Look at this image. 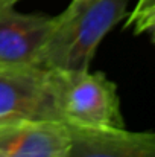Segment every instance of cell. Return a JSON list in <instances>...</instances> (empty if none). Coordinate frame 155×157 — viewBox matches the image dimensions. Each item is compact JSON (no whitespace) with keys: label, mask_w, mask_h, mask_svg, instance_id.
Segmentation results:
<instances>
[{"label":"cell","mask_w":155,"mask_h":157,"mask_svg":"<svg viewBox=\"0 0 155 157\" xmlns=\"http://www.w3.org/2000/svg\"><path fill=\"white\" fill-rule=\"evenodd\" d=\"M46 79L61 122L88 128L125 127L117 86L102 72L46 69Z\"/></svg>","instance_id":"7a4b0ae2"},{"label":"cell","mask_w":155,"mask_h":157,"mask_svg":"<svg viewBox=\"0 0 155 157\" xmlns=\"http://www.w3.org/2000/svg\"><path fill=\"white\" fill-rule=\"evenodd\" d=\"M15 119L59 121L41 67H0V122Z\"/></svg>","instance_id":"3957f363"},{"label":"cell","mask_w":155,"mask_h":157,"mask_svg":"<svg viewBox=\"0 0 155 157\" xmlns=\"http://www.w3.org/2000/svg\"><path fill=\"white\" fill-rule=\"evenodd\" d=\"M129 0H85L55 17L41 49V69L85 70L103 37L125 17Z\"/></svg>","instance_id":"6da1fadb"},{"label":"cell","mask_w":155,"mask_h":157,"mask_svg":"<svg viewBox=\"0 0 155 157\" xmlns=\"http://www.w3.org/2000/svg\"><path fill=\"white\" fill-rule=\"evenodd\" d=\"M55 17L0 9V67H40L41 49Z\"/></svg>","instance_id":"277c9868"},{"label":"cell","mask_w":155,"mask_h":157,"mask_svg":"<svg viewBox=\"0 0 155 157\" xmlns=\"http://www.w3.org/2000/svg\"><path fill=\"white\" fill-rule=\"evenodd\" d=\"M0 3H2V0H0Z\"/></svg>","instance_id":"30bf717a"},{"label":"cell","mask_w":155,"mask_h":157,"mask_svg":"<svg viewBox=\"0 0 155 157\" xmlns=\"http://www.w3.org/2000/svg\"><path fill=\"white\" fill-rule=\"evenodd\" d=\"M65 157H155L152 131H131L125 127L88 128L67 125Z\"/></svg>","instance_id":"5b68a950"},{"label":"cell","mask_w":155,"mask_h":157,"mask_svg":"<svg viewBox=\"0 0 155 157\" xmlns=\"http://www.w3.org/2000/svg\"><path fill=\"white\" fill-rule=\"evenodd\" d=\"M17 2H18V0H2V3H0V9H2V8H11V6H14Z\"/></svg>","instance_id":"ba28073f"},{"label":"cell","mask_w":155,"mask_h":157,"mask_svg":"<svg viewBox=\"0 0 155 157\" xmlns=\"http://www.w3.org/2000/svg\"><path fill=\"white\" fill-rule=\"evenodd\" d=\"M155 23V0H138L126 26H132L135 34H152Z\"/></svg>","instance_id":"52a82bcc"},{"label":"cell","mask_w":155,"mask_h":157,"mask_svg":"<svg viewBox=\"0 0 155 157\" xmlns=\"http://www.w3.org/2000/svg\"><path fill=\"white\" fill-rule=\"evenodd\" d=\"M67 127L52 119L0 122V157H65Z\"/></svg>","instance_id":"8992f818"},{"label":"cell","mask_w":155,"mask_h":157,"mask_svg":"<svg viewBox=\"0 0 155 157\" xmlns=\"http://www.w3.org/2000/svg\"><path fill=\"white\" fill-rule=\"evenodd\" d=\"M82 2H85V0H72L70 3L72 5H78V3H82Z\"/></svg>","instance_id":"9c48e42d"}]
</instances>
